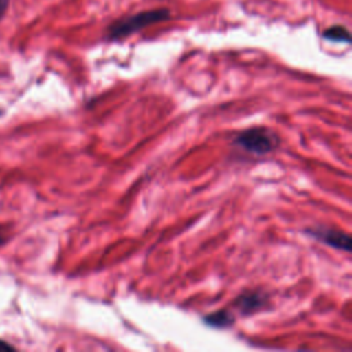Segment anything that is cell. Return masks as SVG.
Masks as SVG:
<instances>
[{
  "label": "cell",
  "mask_w": 352,
  "mask_h": 352,
  "mask_svg": "<svg viewBox=\"0 0 352 352\" xmlns=\"http://www.w3.org/2000/svg\"><path fill=\"white\" fill-rule=\"evenodd\" d=\"M168 18H169V10L155 8V10H147V11H142V12L117 19L107 28V38H111V40L122 38L148 25L165 21Z\"/></svg>",
  "instance_id": "1"
},
{
  "label": "cell",
  "mask_w": 352,
  "mask_h": 352,
  "mask_svg": "<svg viewBox=\"0 0 352 352\" xmlns=\"http://www.w3.org/2000/svg\"><path fill=\"white\" fill-rule=\"evenodd\" d=\"M232 144L246 153L265 155L278 147L279 136L268 128L254 126L235 135Z\"/></svg>",
  "instance_id": "2"
},
{
  "label": "cell",
  "mask_w": 352,
  "mask_h": 352,
  "mask_svg": "<svg viewBox=\"0 0 352 352\" xmlns=\"http://www.w3.org/2000/svg\"><path fill=\"white\" fill-rule=\"evenodd\" d=\"M305 232L308 235H311L312 238H315L316 241L326 243L334 249H341L345 252H351V236L349 234L341 231V230H336V228H330V227H323V226H318V227H311L307 228Z\"/></svg>",
  "instance_id": "3"
},
{
  "label": "cell",
  "mask_w": 352,
  "mask_h": 352,
  "mask_svg": "<svg viewBox=\"0 0 352 352\" xmlns=\"http://www.w3.org/2000/svg\"><path fill=\"white\" fill-rule=\"evenodd\" d=\"M268 304V296L261 290H246L241 293L235 301L234 308L242 315H252L263 309Z\"/></svg>",
  "instance_id": "4"
},
{
  "label": "cell",
  "mask_w": 352,
  "mask_h": 352,
  "mask_svg": "<svg viewBox=\"0 0 352 352\" xmlns=\"http://www.w3.org/2000/svg\"><path fill=\"white\" fill-rule=\"evenodd\" d=\"M204 322L206 324L212 326V327H216V329H227V327H231L234 324L235 318H234L231 309L224 308V309L214 311L209 315H205Z\"/></svg>",
  "instance_id": "5"
},
{
  "label": "cell",
  "mask_w": 352,
  "mask_h": 352,
  "mask_svg": "<svg viewBox=\"0 0 352 352\" xmlns=\"http://www.w3.org/2000/svg\"><path fill=\"white\" fill-rule=\"evenodd\" d=\"M323 37L326 40H330V41H334V43H351V34L348 32L346 28L344 26H340V25H336V26H331L329 29H326L323 32Z\"/></svg>",
  "instance_id": "6"
},
{
  "label": "cell",
  "mask_w": 352,
  "mask_h": 352,
  "mask_svg": "<svg viewBox=\"0 0 352 352\" xmlns=\"http://www.w3.org/2000/svg\"><path fill=\"white\" fill-rule=\"evenodd\" d=\"M8 3H10V0H0V19L4 15V12H6L7 7H8Z\"/></svg>",
  "instance_id": "7"
},
{
  "label": "cell",
  "mask_w": 352,
  "mask_h": 352,
  "mask_svg": "<svg viewBox=\"0 0 352 352\" xmlns=\"http://www.w3.org/2000/svg\"><path fill=\"white\" fill-rule=\"evenodd\" d=\"M7 349H14V348L10 344L0 340V351H7Z\"/></svg>",
  "instance_id": "8"
},
{
  "label": "cell",
  "mask_w": 352,
  "mask_h": 352,
  "mask_svg": "<svg viewBox=\"0 0 352 352\" xmlns=\"http://www.w3.org/2000/svg\"><path fill=\"white\" fill-rule=\"evenodd\" d=\"M4 243V235L0 232V246Z\"/></svg>",
  "instance_id": "9"
}]
</instances>
